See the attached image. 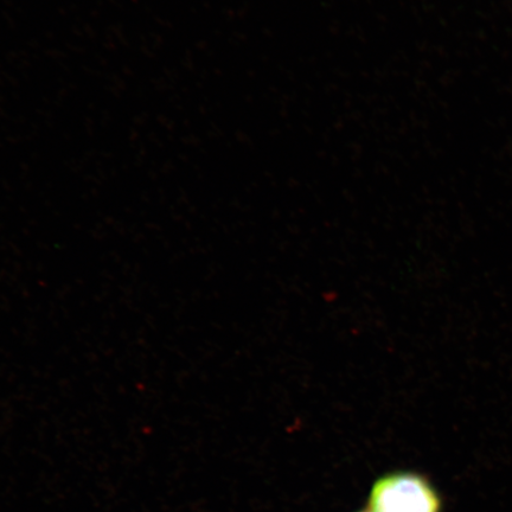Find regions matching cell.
Instances as JSON below:
<instances>
[{
    "label": "cell",
    "mask_w": 512,
    "mask_h": 512,
    "mask_svg": "<svg viewBox=\"0 0 512 512\" xmlns=\"http://www.w3.org/2000/svg\"><path fill=\"white\" fill-rule=\"evenodd\" d=\"M369 508L370 512H439L440 501L424 478L396 473L374 485Z\"/></svg>",
    "instance_id": "1"
}]
</instances>
